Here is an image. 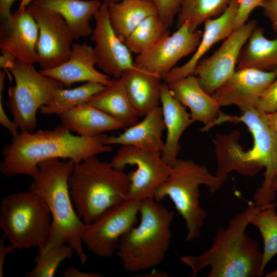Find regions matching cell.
Returning <instances> with one entry per match:
<instances>
[{
  "instance_id": "ac0fdd59",
  "label": "cell",
  "mask_w": 277,
  "mask_h": 277,
  "mask_svg": "<svg viewBox=\"0 0 277 277\" xmlns=\"http://www.w3.org/2000/svg\"><path fill=\"white\" fill-rule=\"evenodd\" d=\"M96 58L93 47L86 43L74 44L68 59L51 69L41 70L43 75L55 79L64 86L70 88L82 82H97L107 86L111 82L110 76L97 71Z\"/></svg>"
},
{
  "instance_id": "9a60e30c",
  "label": "cell",
  "mask_w": 277,
  "mask_h": 277,
  "mask_svg": "<svg viewBox=\"0 0 277 277\" xmlns=\"http://www.w3.org/2000/svg\"><path fill=\"white\" fill-rule=\"evenodd\" d=\"M94 18L91 39L94 43L96 65L109 76L120 78L124 71L135 67L132 52L113 30L106 4L102 3Z\"/></svg>"
},
{
  "instance_id": "7dc6e473",
  "label": "cell",
  "mask_w": 277,
  "mask_h": 277,
  "mask_svg": "<svg viewBox=\"0 0 277 277\" xmlns=\"http://www.w3.org/2000/svg\"><path fill=\"white\" fill-rule=\"evenodd\" d=\"M272 190L276 195L277 194V181L272 186Z\"/></svg>"
},
{
  "instance_id": "2e32d148",
  "label": "cell",
  "mask_w": 277,
  "mask_h": 277,
  "mask_svg": "<svg viewBox=\"0 0 277 277\" xmlns=\"http://www.w3.org/2000/svg\"><path fill=\"white\" fill-rule=\"evenodd\" d=\"M277 71L252 68L236 69L213 94L220 107L235 105L240 109L256 108Z\"/></svg>"
},
{
  "instance_id": "e0dca14e",
  "label": "cell",
  "mask_w": 277,
  "mask_h": 277,
  "mask_svg": "<svg viewBox=\"0 0 277 277\" xmlns=\"http://www.w3.org/2000/svg\"><path fill=\"white\" fill-rule=\"evenodd\" d=\"M38 28L27 8L17 9L0 27V48L12 54L17 60L28 64L38 63Z\"/></svg>"
},
{
  "instance_id": "ee69618b",
  "label": "cell",
  "mask_w": 277,
  "mask_h": 277,
  "mask_svg": "<svg viewBox=\"0 0 277 277\" xmlns=\"http://www.w3.org/2000/svg\"><path fill=\"white\" fill-rule=\"evenodd\" d=\"M34 0H22L20 2L18 9L22 10L26 9Z\"/></svg>"
},
{
  "instance_id": "44dd1931",
  "label": "cell",
  "mask_w": 277,
  "mask_h": 277,
  "mask_svg": "<svg viewBox=\"0 0 277 277\" xmlns=\"http://www.w3.org/2000/svg\"><path fill=\"white\" fill-rule=\"evenodd\" d=\"M160 104L166 130V137L161 152L163 160L172 166L178 159L181 150L180 138L194 121L184 106L173 95L168 85L163 82Z\"/></svg>"
},
{
  "instance_id": "d4e9b609",
  "label": "cell",
  "mask_w": 277,
  "mask_h": 277,
  "mask_svg": "<svg viewBox=\"0 0 277 277\" xmlns=\"http://www.w3.org/2000/svg\"><path fill=\"white\" fill-rule=\"evenodd\" d=\"M58 116L61 124L69 131L82 136L92 137L125 128L112 116L87 104Z\"/></svg>"
},
{
  "instance_id": "e575fe53",
  "label": "cell",
  "mask_w": 277,
  "mask_h": 277,
  "mask_svg": "<svg viewBox=\"0 0 277 277\" xmlns=\"http://www.w3.org/2000/svg\"><path fill=\"white\" fill-rule=\"evenodd\" d=\"M256 108L265 113L277 111V76L261 97Z\"/></svg>"
},
{
  "instance_id": "83f0119b",
  "label": "cell",
  "mask_w": 277,
  "mask_h": 277,
  "mask_svg": "<svg viewBox=\"0 0 277 277\" xmlns=\"http://www.w3.org/2000/svg\"><path fill=\"white\" fill-rule=\"evenodd\" d=\"M107 5L111 25L117 36L124 43L144 19L157 14L151 0H123Z\"/></svg>"
},
{
  "instance_id": "f546056e",
  "label": "cell",
  "mask_w": 277,
  "mask_h": 277,
  "mask_svg": "<svg viewBox=\"0 0 277 277\" xmlns=\"http://www.w3.org/2000/svg\"><path fill=\"white\" fill-rule=\"evenodd\" d=\"M231 0H183L176 16L177 28L187 21L192 31L209 19L221 15Z\"/></svg>"
},
{
  "instance_id": "7402d4cb",
  "label": "cell",
  "mask_w": 277,
  "mask_h": 277,
  "mask_svg": "<svg viewBox=\"0 0 277 277\" xmlns=\"http://www.w3.org/2000/svg\"><path fill=\"white\" fill-rule=\"evenodd\" d=\"M165 130L162 109L158 106L149 113L140 122L127 127L117 135L107 136L105 144L132 146L140 149L162 152L164 146L162 140Z\"/></svg>"
},
{
  "instance_id": "f1b7e54d",
  "label": "cell",
  "mask_w": 277,
  "mask_h": 277,
  "mask_svg": "<svg viewBox=\"0 0 277 277\" xmlns=\"http://www.w3.org/2000/svg\"><path fill=\"white\" fill-rule=\"evenodd\" d=\"M106 86L102 84L88 82L71 89L57 88L50 102L40 108L43 114L57 115L78 106L87 104L94 95Z\"/></svg>"
},
{
  "instance_id": "4316f807",
  "label": "cell",
  "mask_w": 277,
  "mask_h": 277,
  "mask_svg": "<svg viewBox=\"0 0 277 277\" xmlns=\"http://www.w3.org/2000/svg\"><path fill=\"white\" fill-rule=\"evenodd\" d=\"M236 68L277 71V37L267 38L256 26L241 50Z\"/></svg>"
},
{
  "instance_id": "f35d334b",
  "label": "cell",
  "mask_w": 277,
  "mask_h": 277,
  "mask_svg": "<svg viewBox=\"0 0 277 277\" xmlns=\"http://www.w3.org/2000/svg\"><path fill=\"white\" fill-rule=\"evenodd\" d=\"M6 239L4 235L0 239V276L4 275V267L6 256L10 253H13L15 250L11 245L6 246L5 240Z\"/></svg>"
},
{
  "instance_id": "7c38bea8",
  "label": "cell",
  "mask_w": 277,
  "mask_h": 277,
  "mask_svg": "<svg viewBox=\"0 0 277 277\" xmlns=\"http://www.w3.org/2000/svg\"><path fill=\"white\" fill-rule=\"evenodd\" d=\"M203 31H192L188 22L134 59V66L164 80L182 58L193 53L201 41Z\"/></svg>"
},
{
  "instance_id": "8d00e7d4",
  "label": "cell",
  "mask_w": 277,
  "mask_h": 277,
  "mask_svg": "<svg viewBox=\"0 0 277 277\" xmlns=\"http://www.w3.org/2000/svg\"><path fill=\"white\" fill-rule=\"evenodd\" d=\"M262 8L264 15L271 22L274 30L277 32V0H264Z\"/></svg>"
},
{
  "instance_id": "c3c4849f",
  "label": "cell",
  "mask_w": 277,
  "mask_h": 277,
  "mask_svg": "<svg viewBox=\"0 0 277 277\" xmlns=\"http://www.w3.org/2000/svg\"><path fill=\"white\" fill-rule=\"evenodd\" d=\"M275 129V130L276 131V133H277V128H274Z\"/></svg>"
},
{
  "instance_id": "277c9868",
  "label": "cell",
  "mask_w": 277,
  "mask_h": 277,
  "mask_svg": "<svg viewBox=\"0 0 277 277\" xmlns=\"http://www.w3.org/2000/svg\"><path fill=\"white\" fill-rule=\"evenodd\" d=\"M240 116L220 111L215 125L225 122L242 123L252 134L253 145L245 151L236 142L231 150V162L234 171L244 176H253L265 169L264 179L256 190L254 202L266 205L275 202L276 194L272 190L277 181V133L271 125L266 113L255 108L240 109Z\"/></svg>"
},
{
  "instance_id": "d6a6232c",
  "label": "cell",
  "mask_w": 277,
  "mask_h": 277,
  "mask_svg": "<svg viewBox=\"0 0 277 277\" xmlns=\"http://www.w3.org/2000/svg\"><path fill=\"white\" fill-rule=\"evenodd\" d=\"M74 252V248L66 244L45 249L39 253L35 266L26 274L25 276H54L61 263L70 259Z\"/></svg>"
},
{
  "instance_id": "1f68e13d",
  "label": "cell",
  "mask_w": 277,
  "mask_h": 277,
  "mask_svg": "<svg viewBox=\"0 0 277 277\" xmlns=\"http://www.w3.org/2000/svg\"><path fill=\"white\" fill-rule=\"evenodd\" d=\"M274 202L256 213L250 224L259 230L264 242V249L259 276L264 274V270L273 257L277 254V213Z\"/></svg>"
},
{
  "instance_id": "74e56055",
  "label": "cell",
  "mask_w": 277,
  "mask_h": 277,
  "mask_svg": "<svg viewBox=\"0 0 277 277\" xmlns=\"http://www.w3.org/2000/svg\"><path fill=\"white\" fill-rule=\"evenodd\" d=\"M0 123L9 131L12 137L15 136L19 133L17 124L13 121H11L5 113L2 103V92H0Z\"/></svg>"
},
{
  "instance_id": "5bb4252c",
  "label": "cell",
  "mask_w": 277,
  "mask_h": 277,
  "mask_svg": "<svg viewBox=\"0 0 277 277\" xmlns=\"http://www.w3.org/2000/svg\"><path fill=\"white\" fill-rule=\"evenodd\" d=\"M27 8L38 28L37 63L41 70L51 69L66 62L75 39L66 21L61 15L32 3Z\"/></svg>"
},
{
  "instance_id": "30bf717a",
  "label": "cell",
  "mask_w": 277,
  "mask_h": 277,
  "mask_svg": "<svg viewBox=\"0 0 277 277\" xmlns=\"http://www.w3.org/2000/svg\"><path fill=\"white\" fill-rule=\"evenodd\" d=\"M114 168L124 170L127 166L136 169L128 174L130 184L127 200L141 202L154 199L160 186L166 180L171 166L162 159L161 152L147 151L121 145L111 161Z\"/></svg>"
},
{
  "instance_id": "603a6c76",
  "label": "cell",
  "mask_w": 277,
  "mask_h": 277,
  "mask_svg": "<svg viewBox=\"0 0 277 277\" xmlns=\"http://www.w3.org/2000/svg\"><path fill=\"white\" fill-rule=\"evenodd\" d=\"M121 77L139 117L160 106L163 80L135 67L124 71Z\"/></svg>"
},
{
  "instance_id": "8992f818",
  "label": "cell",
  "mask_w": 277,
  "mask_h": 277,
  "mask_svg": "<svg viewBox=\"0 0 277 277\" xmlns=\"http://www.w3.org/2000/svg\"><path fill=\"white\" fill-rule=\"evenodd\" d=\"M140 221L120 240L116 255L130 272L160 265L170 247L174 213L154 199L140 202Z\"/></svg>"
},
{
  "instance_id": "5b68a950",
  "label": "cell",
  "mask_w": 277,
  "mask_h": 277,
  "mask_svg": "<svg viewBox=\"0 0 277 277\" xmlns=\"http://www.w3.org/2000/svg\"><path fill=\"white\" fill-rule=\"evenodd\" d=\"M68 183L76 212L88 225L127 200L130 181L124 170L94 156L75 164Z\"/></svg>"
},
{
  "instance_id": "6da1fadb",
  "label": "cell",
  "mask_w": 277,
  "mask_h": 277,
  "mask_svg": "<svg viewBox=\"0 0 277 277\" xmlns=\"http://www.w3.org/2000/svg\"><path fill=\"white\" fill-rule=\"evenodd\" d=\"M107 136L104 133L92 137L73 135L62 124L53 129L21 131L4 146L0 171L7 177L24 175L33 179L43 161L59 158L76 164L111 151L112 147L104 143Z\"/></svg>"
},
{
  "instance_id": "ffe728a7",
  "label": "cell",
  "mask_w": 277,
  "mask_h": 277,
  "mask_svg": "<svg viewBox=\"0 0 277 277\" xmlns=\"http://www.w3.org/2000/svg\"><path fill=\"white\" fill-rule=\"evenodd\" d=\"M166 83L174 96L188 107L193 121L204 125L201 131H206L211 128L221 107L215 98L203 89L196 75H190Z\"/></svg>"
},
{
  "instance_id": "484cf974",
  "label": "cell",
  "mask_w": 277,
  "mask_h": 277,
  "mask_svg": "<svg viewBox=\"0 0 277 277\" xmlns=\"http://www.w3.org/2000/svg\"><path fill=\"white\" fill-rule=\"evenodd\" d=\"M87 104L108 114L125 127L138 122L139 116L130 102L121 77L111 79V83Z\"/></svg>"
},
{
  "instance_id": "52a82bcc",
  "label": "cell",
  "mask_w": 277,
  "mask_h": 277,
  "mask_svg": "<svg viewBox=\"0 0 277 277\" xmlns=\"http://www.w3.org/2000/svg\"><path fill=\"white\" fill-rule=\"evenodd\" d=\"M52 217L43 201L28 190L3 197L0 206V228L15 249L37 247L42 251L50 235Z\"/></svg>"
},
{
  "instance_id": "7bdbcfd3",
  "label": "cell",
  "mask_w": 277,
  "mask_h": 277,
  "mask_svg": "<svg viewBox=\"0 0 277 277\" xmlns=\"http://www.w3.org/2000/svg\"><path fill=\"white\" fill-rule=\"evenodd\" d=\"M271 125L274 128H277V111L271 113H266Z\"/></svg>"
},
{
  "instance_id": "f6af8a7d",
  "label": "cell",
  "mask_w": 277,
  "mask_h": 277,
  "mask_svg": "<svg viewBox=\"0 0 277 277\" xmlns=\"http://www.w3.org/2000/svg\"><path fill=\"white\" fill-rule=\"evenodd\" d=\"M122 1L123 0H101V2L106 5H109L112 3L119 2Z\"/></svg>"
},
{
  "instance_id": "60d3db41",
  "label": "cell",
  "mask_w": 277,
  "mask_h": 277,
  "mask_svg": "<svg viewBox=\"0 0 277 277\" xmlns=\"http://www.w3.org/2000/svg\"><path fill=\"white\" fill-rule=\"evenodd\" d=\"M0 56V67L5 70L11 68L17 60L16 57L9 52L1 50Z\"/></svg>"
},
{
  "instance_id": "4fadbf2b",
  "label": "cell",
  "mask_w": 277,
  "mask_h": 277,
  "mask_svg": "<svg viewBox=\"0 0 277 277\" xmlns=\"http://www.w3.org/2000/svg\"><path fill=\"white\" fill-rule=\"evenodd\" d=\"M256 26L251 20L235 29L213 54L197 64L193 74L208 93L212 95L235 71L241 50Z\"/></svg>"
},
{
  "instance_id": "7a4b0ae2",
  "label": "cell",
  "mask_w": 277,
  "mask_h": 277,
  "mask_svg": "<svg viewBox=\"0 0 277 277\" xmlns=\"http://www.w3.org/2000/svg\"><path fill=\"white\" fill-rule=\"evenodd\" d=\"M268 205L250 202L225 228L217 229L207 250L197 255H183L180 260L190 267L193 276L208 267L210 268L208 277L259 276L262 253L246 230L253 216Z\"/></svg>"
},
{
  "instance_id": "9c48e42d",
  "label": "cell",
  "mask_w": 277,
  "mask_h": 277,
  "mask_svg": "<svg viewBox=\"0 0 277 277\" xmlns=\"http://www.w3.org/2000/svg\"><path fill=\"white\" fill-rule=\"evenodd\" d=\"M8 70L15 84L8 89L6 105L21 131L33 132L36 128L37 110L50 102L57 88L64 86L42 74L33 65L18 60Z\"/></svg>"
},
{
  "instance_id": "ab89813d",
  "label": "cell",
  "mask_w": 277,
  "mask_h": 277,
  "mask_svg": "<svg viewBox=\"0 0 277 277\" xmlns=\"http://www.w3.org/2000/svg\"><path fill=\"white\" fill-rule=\"evenodd\" d=\"M64 277H102L103 274L98 272H87L79 270L73 266L67 267L63 272Z\"/></svg>"
},
{
  "instance_id": "d6986e66",
  "label": "cell",
  "mask_w": 277,
  "mask_h": 277,
  "mask_svg": "<svg viewBox=\"0 0 277 277\" xmlns=\"http://www.w3.org/2000/svg\"><path fill=\"white\" fill-rule=\"evenodd\" d=\"M239 0H231L225 11L220 16L204 23L201 41L192 56L184 64L175 67L164 82L168 83L193 74L194 69L203 56L216 43L226 39L235 30V19Z\"/></svg>"
},
{
  "instance_id": "8fae6325",
  "label": "cell",
  "mask_w": 277,
  "mask_h": 277,
  "mask_svg": "<svg viewBox=\"0 0 277 277\" xmlns=\"http://www.w3.org/2000/svg\"><path fill=\"white\" fill-rule=\"evenodd\" d=\"M140 204L139 201L127 200L87 225L83 236L84 246L102 258L115 254L120 240L137 222Z\"/></svg>"
},
{
  "instance_id": "3957f363",
  "label": "cell",
  "mask_w": 277,
  "mask_h": 277,
  "mask_svg": "<svg viewBox=\"0 0 277 277\" xmlns=\"http://www.w3.org/2000/svg\"><path fill=\"white\" fill-rule=\"evenodd\" d=\"M75 164L71 160L63 161L59 158L41 162L28 190L43 200L51 215V231L43 250L65 244L70 245L80 263L84 265L88 256L84 250L83 236L87 225L76 212L68 183Z\"/></svg>"
},
{
  "instance_id": "4dcf8cb0",
  "label": "cell",
  "mask_w": 277,
  "mask_h": 277,
  "mask_svg": "<svg viewBox=\"0 0 277 277\" xmlns=\"http://www.w3.org/2000/svg\"><path fill=\"white\" fill-rule=\"evenodd\" d=\"M169 34V28L158 14H154L144 19L129 34L125 43L132 53L138 55Z\"/></svg>"
},
{
  "instance_id": "b9f144b4",
  "label": "cell",
  "mask_w": 277,
  "mask_h": 277,
  "mask_svg": "<svg viewBox=\"0 0 277 277\" xmlns=\"http://www.w3.org/2000/svg\"><path fill=\"white\" fill-rule=\"evenodd\" d=\"M15 1L21 2L22 0H0V18L2 21L7 19L11 15L12 5Z\"/></svg>"
},
{
  "instance_id": "cb8c5ba5",
  "label": "cell",
  "mask_w": 277,
  "mask_h": 277,
  "mask_svg": "<svg viewBox=\"0 0 277 277\" xmlns=\"http://www.w3.org/2000/svg\"><path fill=\"white\" fill-rule=\"evenodd\" d=\"M32 3L61 15L75 39L92 34V17L102 4L100 0H34Z\"/></svg>"
},
{
  "instance_id": "d590c367",
  "label": "cell",
  "mask_w": 277,
  "mask_h": 277,
  "mask_svg": "<svg viewBox=\"0 0 277 277\" xmlns=\"http://www.w3.org/2000/svg\"><path fill=\"white\" fill-rule=\"evenodd\" d=\"M263 3L264 0H239L235 29L245 24L251 13L257 8H262Z\"/></svg>"
},
{
  "instance_id": "836d02e7",
  "label": "cell",
  "mask_w": 277,
  "mask_h": 277,
  "mask_svg": "<svg viewBox=\"0 0 277 277\" xmlns=\"http://www.w3.org/2000/svg\"><path fill=\"white\" fill-rule=\"evenodd\" d=\"M155 5L157 14L169 28L173 25L183 0H151Z\"/></svg>"
},
{
  "instance_id": "ba28073f",
  "label": "cell",
  "mask_w": 277,
  "mask_h": 277,
  "mask_svg": "<svg viewBox=\"0 0 277 277\" xmlns=\"http://www.w3.org/2000/svg\"><path fill=\"white\" fill-rule=\"evenodd\" d=\"M216 182L207 168L190 159H177L171 166L166 180L157 189L154 199L160 202L168 197L184 219L187 229L186 241L198 238L206 213L200 202L199 187L207 186L211 190Z\"/></svg>"
},
{
  "instance_id": "bcb514c9",
  "label": "cell",
  "mask_w": 277,
  "mask_h": 277,
  "mask_svg": "<svg viewBox=\"0 0 277 277\" xmlns=\"http://www.w3.org/2000/svg\"><path fill=\"white\" fill-rule=\"evenodd\" d=\"M267 277H277V266L276 268L272 272L269 273L267 275Z\"/></svg>"
}]
</instances>
